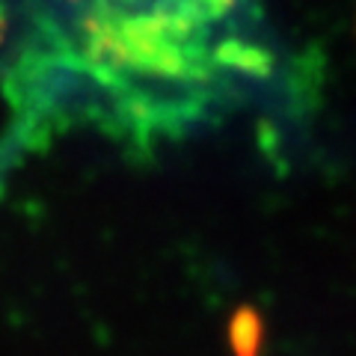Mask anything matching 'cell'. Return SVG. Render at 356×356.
<instances>
[{
	"mask_svg": "<svg viewBox=\"0 0 356 356\" xmlns=\"http://www.w3.org/2000/svg\"><path fill=\"white\" fill-rule=\"evenodd\" d=\"M33 57L122 128H172L238 102L270 72L255 0H36Z\"/></svg>",
	"mask_w": 356,
	"mask_h": 356,
	"instance_id": "6da1fadb",
	"label": "cell"
}]
</instances>
